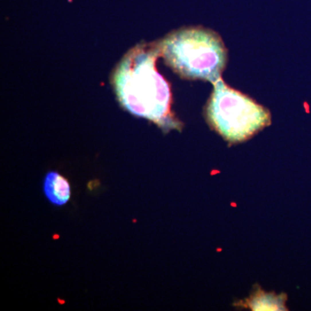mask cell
<instances>
[{"label": "cell", "instance_id": "6da1fadb", "mask_svg": "<svg viewBox=\"0 0 311 311\" xmlns=\"http://www.w3.org/2000/svg\"><path fill=\"white\" fill-rule=\"evenodd\" d=\"M157 44H139L131 49L116 68L112 84L121 105L130 112L145 118L169 131L181 124L170 111L168 82L157 72Z\"/></svg>", "mask_w": 311, "mask_h": 311}, {"label": "cell", "instance_id": "7a4b0ae2", "mask_svg": "<svg viewBox=\"0 0 311 311\" xmlns=\"http://www.w3.org/2000/svg\"><path fill=\"white\" fill-rule=\"evenodd\" d=\"M158 47L166 63L182 78L215 83L226 65L227 52L221 37L203 27L173 31Z\"/></svg>", "mask_w": 311, "mask_h": 311}, {"label": "cell", "instance_id": "3957f363", "mask_svg": "<svg viewBox=\"0 0 311 311\" xmlns=\"http://www.w3.org/2000/svg\"><path fill=\"white\" fill-rule=\"evenodd\" d=\"M209 126L231 144L241 143L270 126L268 109L220 79L205 107Z\"/></svg>", "mask_w": 311, "mask_h": 311}, {"label": "cell", "instance_id": "277c9868", "mask_svg": "<svg viewBox=\"0 0 311 311\" xmlns=\"http://www.w3.org/2000/svg\"><path fill=\"white\" fill-rule=\"evenodd\" d=\"M43 190L47 199L54 205L66 204L71 195L69 181L57 172L51 171L44 178Z\"/></svg>", "mask_w": 311, "mask_h": 311}, {"label": "cell", "instance_id": "5b68a950", "mask_svg": "<svg viewBox=\"0 0 311 311\" xmlns=\"http://www.w3.org/2000/svg\"><path fill=\"white\" fill-rule=\"evenodd\" d=\"M286 295L265 293L260 289L251 295L246 300L238 302V306L252 310H287L285 306Z\"/></svg>", "mask_w": 311, "mask_h": 311}]
</instances>
